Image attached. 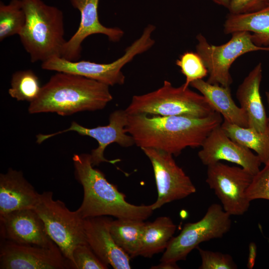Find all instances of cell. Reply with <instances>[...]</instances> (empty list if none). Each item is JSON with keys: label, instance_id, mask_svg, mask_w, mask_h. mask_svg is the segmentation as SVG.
Instances as JSON below:
<instances>
[{"label": "cell", "instance_id": "28", "mask_svg": "<svg viewBox=\"0 0 269 269\" xmlns=\"http://www.w3.org/2000/svg\"><path fill=\"white\" fill-rule=\"evenodd\" d=\"M73 269H107L109 265L102 261L88 244L77 246L73 252Z\"/></svg>", "mask_w": 269, "mask_h": 269}, {"label": "cell", "instance_id": "19", "mask_svg": "<svg viewBox=\"0 0 269 269\" xmlns=\"http://www.w3.org/2000/svg\"><path fill=\"white\" fill-rule=\"evenodd\" d=\"M263 76L261 63H259L238 86L237 99L246 114L249 127L260 132L266 131L268 120L260 94Z\"/></svg>", "mask_w": 269, "mask_h": 269}, {"label": "cell", "instance_id": "23", "mask_svg": "<svg viewBox=\"0 0 269 269\" xmlns=\"http://www.w3.org/2000/svg\"><path fill=\"white\" fill-rule=\"evenodd\" d=\"M221 127L232 140L253 150L262 163L269 161V125L265 132H260L250 127H242L225 120Z\"/></svg>", "mask_w": 269, "mask_h": 269}, {"label": "cell", "instance_id": "11", "mask_svg": "<svg viewBox=\"0 0 269 269\" xmlns=\"http://www.w3.org/2000/svg\"><path fill=\"white\" fill-rule=\"evenodd\" d=\"M141 149L150 160L153 170L157 191V199L152 204L154 210L196 191L191 179L176 164L172 154L152 148Z\"/></svg>", "mask_w": 269, "mask_h": 269}, {"label": "cell", "instance_id": "27", "mask_svg": "<svg viewBox=\"0 0 269 269\" xmlns=\"http://www.w3.org/2000/svg\"><path fill=\"white\" fill-rule=\"evenodd\" d=\"M180 68L181 72L185 77V82L182 84L184 88H188L194 81L203 79L208 75V70L201 57L197 52L186 51L175 61Z\"/></svg>", "mask_w": 269, "mask_h": 269}, {"label": "cell", "instance_id": "10", "mask_svg": "<svg viewBox=\"0 0 269 269\" xmlns=\"http://www.w3.org/2000/svg\"><path fill=\"white\" fill-rule=\"evenodd\" d=\"M207 166L206 182L214 190L224 210L230 216L244 215L250 205L246 192L254 176L241 166L220 161Z\"/></svg>", "mask_w": 269, "mask_h": 269}, {"label": "cell", "instance_id": "7", "mask_svg": "<svg viewBox=\"0 0 269 269\" xmlns=\"http://www.w3.org/2000/svg\"><path fill=\"white\" fill-rule=\"evenodd\" d=\"M51 191L40 194L34 209L43 220L47 233L70 262L73 269V252L79 245L88 244L84 231V219L77 210L70 211L61 200L53 199Z\"/></svg>", "mask_w": 269, "mask_h": 269}, {"label": "cell", "instance_id": "32", "mask_svg": "<svg viewBox=\"0 0 269 269\" xmlns=\"http://www.w3.org/2000/svg\"><path fill=\"white\" fill-rule=\"evenodd\" d=\"M249 256L247 267L249 269L253 268L257 255V246L255 243L251 242L249 246Z\"/></svg>", "mask_w": 269, "mask_h": 269}, {"label": "cell", "instance_id": "5", "mask_svg": "<svg viewBox=\"0 0 269 269\" xmlns=\"http://www.w3.org/2000/svg\"><path fill=\"white\" fill-rule=\"evenodd\" d=\"M128 115L144 114L161 116H208L215 111L206 99L183 85L175 87L165 80L158 89L142 95L134 96L125 110Z\"/></svg>", "mask_w": 269, "mask_h": 269}, {"label": "cell", "instance_id": "26", "mask_svg": "<svg viewBox=\"0 0 269 269\" xmlns=\"http://www.w3.org/2000/svg\"><path fill=\"white\" fill-rule=\"evenodd\" d=\"M9 95L17 101L30 103L39 96L41 87L39 78L31 70L17 71L14 73L11 80Z\"/></svg>", "mask_w": 269, "mask_h": 269}, {"label": "cell", "instance_id": "14", "mask_svg": "<svg viewBox=\"0 0 269 269\" xmlns=\"http://www.w3.org/2000/svg\"><path fill=\"white\" fill-rule=\"evenodd\" d=\"M198 153L201 162L206 166L220 161H229L244 168L253 176L260 170L262 162L249 148L231 139L221 125L209 134Z\"/></svg>", "mask_w": 269, "mask_h": 269}, {"label": "cell", "instance_id": "6", "mask_svg": "<svg viewBox=\"0 0 269 269\" xmlns=\"http://www.w3.org/2000/svg\"><path fill=\"white\" fill-rule=\"evenodd\" d=\"M154 25H148L141 35L128 47L124 55L110 63H97L89 61H72L55 56L42 62L44 70L65 72L95 80L108 86L123 85L125 76L121 71L134 56L149 49L154 44L151 38Z\"/></svg>", "mask_w": 269, "mask_h": 269}, {"label": "cell", "instance_id": "1", "mask_svg": "<svg viewBox=\"0 0 269 269\" xmlns=\"http://www.w3.org/2000/svg\"><path fill=\"white\" fill-rule=\"evenodd\" d=\"M223 122L216 111L203 118L128 115L125 130L140 148H152L178 156L187 147H201L211 131Z\"/></svg>", "mask_w": 269, "mask_h": 269}, {"label": "cell", "instance_id": "16", "mask_svg": "<svg viewBox=\"0 0 269 269\" xmlns=\"http://www.w3.org/2000/svg\"><path fill=\"white\" fill-rule=\"evenodd\" d=\"M80 12L79 27L73 36L64 43L61 57L69 61H78L81 57L82 43L89 36L95 34L106 35L113 42H118L124 32L118 27H108L102 24L98 15L99 0H69Z\"/></svg>", "mask_w": 269, "mask_h": 269}, {"label": "cell", "instance_id": "22", "mask_svg": "<svg viewBox=\"0 0 269 269\" xmlns=\"http://www.w3.org/2000/svg\"><path fill=\"white\" fill-rule=\"evenodd\" d=\"M176 229L172 220L166 216L158 217L151 222H145L141 235L139 256L149 258L165 251Z\"/></svg>", "mask_w": 269, "mask_h": 269}, {"label": "cell", "instance_id": "30", "mask_svg": "<svg viewBox=\"0 0 269 269\" xmlns=\"http://www.w3.org/2000/svg\"><path fill=\"white\" fill-rule=\"evenodd\" d=\"M246 195L250 201L256 199L269 200V161L253 176Z\"/></svg>", "mask_w": 269, "mask_h": 269}, {"label": "cell", "instance_id": "15", "mask_svg": "<svg viewBox=\"0 0 269 269\" xmlns=\"http://www.w3.org/2000/svg\"><path fill=\"white\" fill-rule=\"evenodd\" d=\"M1 240L22 245L52 248L51 239L44 223L33 209L14 211L0 216Z\"/></svg>", "mask_w": 269, "mask_h": 269}, {"label": "cell", "instance_id": "8", "mask_svg": "<svg viewBox=\"0 0 269 269\" xmlns=\"http://www.w3.org/2000/svg\"><path fill=\"white\" fill-rule=\"evenodd\" d=\"M231 216L222 205L213 203L197 222L185 224L180 233L173 237L161 258L160 262L176 263L186 260L188 254L202 242L221 238L229 231Z\"/></svg>", "mask_w": 269, "mask_h": 269}, {"label": "cell", "instance_id": "9", "mask_svg": "<svg viewBox=\"0 0 269 269\" xmlns=\"http://www.w3.org/2000/svg\"><path fill=\"white\" fill-rule=\"evenodd\" d=\"M231 38L220 45L210 44L201 33L196 38V52L203 60L208 71L207 82L230 87L233 79L230 69L233 62L246 53L257 51H269V48L255 45L248 31H237L231 34Z\"/></svg>", "mask_w": 269, "mask_h": 269}, {"label": "cell", "instance_id": "29", "mask_svg": "<svg viewBox=\"0 0 269 269\" xmlns=\"http://www.w3.org/2000/svg\"><path fill=\"white\" fill-rule=\"evenodd\" d=\"M200 254L201 264L199 269H236L238 266L232 257L227 254L213 252L197 248Z\"/></svg>", "mask_w": 269, "mask_h": 269}, {"label": "cell", "instance_id": "2", "mask_svg": "<svg viewBox=\"0 0 269 269\" xmlns=\"http://www.w3.org/2000/svg\"><path fill=\"white\" fill-rule=\"evenodd\" d=\"M109 86L85 77L57 72L30 103L29 114L56 113L66 116L103 109L112 100Z\"/></svg>", "mask_w": 269, "mask_h": 269}, {"label": "cell", "instance_id": "25", "mask_svg": "<svg viewBox=\"0 0 269 269\" xmlns=\"http://www.w3.org/2000/svg\"><path fill=\"white\" fill-rule=\"evenodd\" d=\"M25 13L21 0H11L7 5L0 3V41L19 35L25 22Z\"/></svg>", "mask_w": 269, "mask_h": 269}, {"label": "cell", "instance_id": "24", "mask_svg": "<svg viewBox=\"0 0 269 269\" xmlns=\"http://www.w3.org/2000/svg\"><path fill=\"white\" fill-rule=\"evenodd\" d=\"M145 224L142 220L126 218H117L111 222L110 231L113 239L131 259L139 256Z\"/></svg>", "mask_w": 269, "mask_h": 269}, {"label": "cell", "instance_id": "18", "mask_svg": "<svg viewBox=\"0 0 269 269\" xmlns=\"http://www.w3.org/2000/svg\"><path fill=\"white\" fill-rule=\"evenodd\" d=\"M40 194L21 171L9 168L0 174V216L22 209H34Z\"/></svg>", "mask_w": 269, "mask_h": 269}, {"label": "cell", "instance_id": "21", "mask_svg": "<svg viewBox=\"0 0 269 269\" xmlns=\"http://www.w3.org/2000/svg\"><path fill=\"white\" fill-rule=\"evenodd\" d=\"M248 31L257 46L269 48V5L258 11L238 14L229 13L224 23L225 34Z\"/></svg>", "mask_w": 269, "mask_h": 269}, {"label": "cell", "instance_id": "3", "mask_svg": "<svg viewBox=\"0 0 269 269\" xmlns=\"http://www.w3.org/2000/svg\"><path fill=\"white\" fill-rule=\"evenodd\" d=\"M72 159L75 177L84 191L83 201L77 210L82 219L111 216L144 221L152 215V204L128 202L126 195L109 182L102 171L94 168L90 154H74Z\"/></svg>", "mask_w": 269, "mask_h": 269}, {"label": "cell", "instance_id": "4", "mask_svg": "<svg viewBox=\"0 0 269 269\" xmlns=\"http://www.w3.org/2000/svg\"><path fill=\"white\" fill-rule=\"evenodd\" d=\"M25 13L20 41L32 63L61 57L66 41L64 38L63 14L58 8L41 0H21Z\"/></svg>", "mask_w": 269, "mask_h": 269}, {"label": "cell", "instance_id": "17", "mask_svg": "<svg viewBox=\"0 0 269 269\" xmlns=\"http://www.w3.org/2000/svg\"><path fill=\"white\" fill-rule=\"evenodd\" d=\"M112 219L107 216L84 219L87 243L104 263L115 269H130V257L116 243L110 231Z\"/></svg>", "mask_w": 269, "mask_h": 269}, {"label": "cell", "instance_id": "12", "mask_svg": "<svg viewBox=\"0 0 269 269\" xmlns=\"http://www.w3.org/2000/svg\"><path fill=\"white\" fill-rule=\"evenodd\" d=\"M128 122V114L125 110H118L112 112L109 117V124L94 128H85L73 121L68 129L48 134H38L36 142L40 144L46 139L65 132L74 131L79 134L88 136L95 139L98 142V147L92 150L91 155L92 164L98 165L103 162L115 164L120 159L108 160L104 156L106 148L110 144L117 143L120 146L128 147L134 143L133 137L126 132L125 127Z\"/></svg>", "mask_w": 269, "mask_h": 269}, {"label": "cell", "instance_id": "33", "mask_svg": "<svg viewBox=\"0 0 269 269\" xmlns=\"http://www.w3.org/2000/svg\"><path fill=\"white\" fill-rule=\"evenodd\" d=\"M179 268L176 263L169 262H160L158 265L151 268V269H176Z\"/></svg>", "mask_w": 269, "mask_h": 269}, {"label": "cell", "instance_id": "13", "mask_svg": "<svg viewBox=\"0 0 269 269\" xmlns=\"http://www.w3.org/2000/svg\"><path fill=\"white\" fill-rule=\"evenodd\" d=\"M0 269H70V262L57 245L52 248L17 244L1 240Z\"/></svg>", "mask_w": 269, "mask_h": 269}, {"label": "cell", "instance_id": "31", "mask_svg": "<svg viewBox=\"0 0 269 269\" xmlns=\"http://www.w3.org/2000/svg\"><path fill=\"white\" fill-rule=\"evenodd\" d=\"M269 5V0H230L229 13L238 14L261 10Z\"/></svg>", "mask_w": 269, "mask_h": 269}, {"label": "cell", "instance_id": "35", "mask_svg": "<svg viewBox=\"0 0 269 269\" xmlns=\"http://www.w3.org/2000/svg\"><path fill=\"white\" fill-rule=\"evenodd\" d=\"M266 96L267 102L269 106V92H266ZM268 124L269 125V117H268Z\"/></svg>", "mask_w": 269, "mask_h": 269}, {"label": "cell", "instance_id": "20", "mask_svg": "<svg viewBox=\"0 0 269 269\" xmlns=\"http://www.w3.org/2000/svg\"><path fill=\"white\" fill-rule=\"evenodd\" d=\"M190 85L200 92L215 111L223 116V120L242 127H249L247 116L234 101L230 87L212 84L203 79L194 81Z\"/></svg>", "mask_w": 269, "mask_h": 269}, {"label": "cell", "instance_id": "34", "mask_svg": "<svg viewBox=\"0 0 269 269\" xmlns=\"http://www.w3.org/2000/svg\"><path fill=\"white\" fill-rule=\"evenodd\" d=\"M214 3L218 5L228 8L230 3V0H212Z\"/></svg>", "mask_w": 269, "mask_h": 269}]
</instances>
